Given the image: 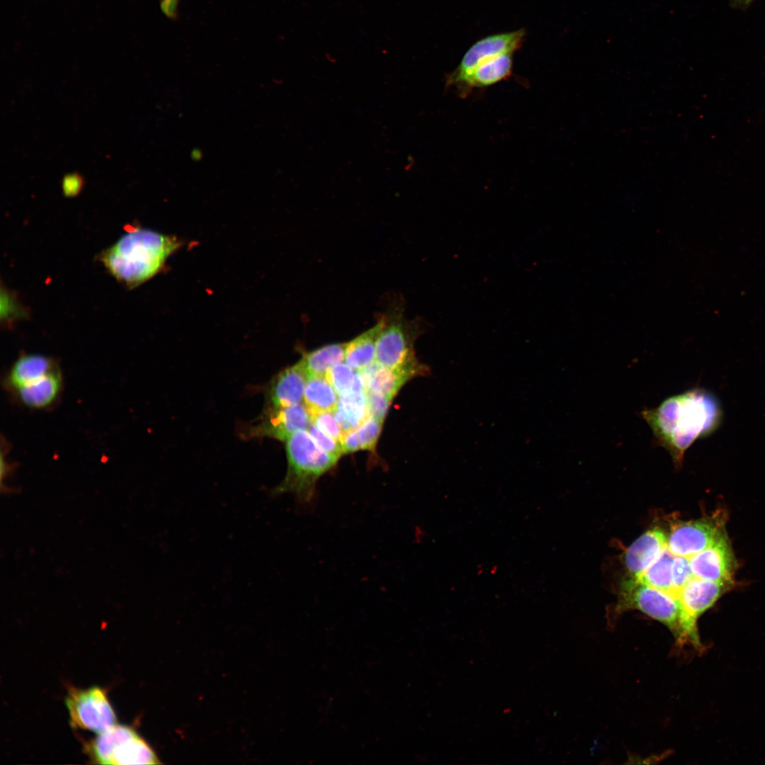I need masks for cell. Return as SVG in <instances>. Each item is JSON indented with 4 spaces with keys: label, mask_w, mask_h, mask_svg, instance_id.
<instances>
[{
    "label": "cell",
    "mask_w": 765,
    "mask_h": 765,
    "mask_svg": "<svg viewBox=\"0 0 765 765\" xmlns=\"http://www.w3.org/2000/svg\"><path fill=\"white\" fill-rule=\"evenodd\" d=\"M526 36L524 29L497 33L475 42L465 53L456 68L446 78V85L457 91L472 71L488 58L520 49Z\"/></svg>",
    "instance_id": "9c48e42d"
},
{
    "label": "cell",
    "mask_w": 765,
    "mask_h": 765,
    "mask_svg": "<svg viewBox=\"0 0 765 765\" xmlns=\"http://www.w3.org/2000/svg\"><path fill=\"white\" fill-rule=\"evenodd\" d=\"M382 326V320L379 316L374 326L346 343L344 362L352 369L361 371L375 361L377 339Z\"/></svg>",
    "instance_id": "d6986e66"
},
{
    "label": "cell",
    "mask_w": 765,
    "mask_h": 765,
    "mask_svg": "<svg viewBox=\"0 0 765 765\" xmlns=\"http://www.w3.org/2000/svg\"><path fill=\"white\" fill-rule=\"evenodd\" d=\"M62 386V374L57 368L13 392L24 405L30 408L42 409L50 406L56 401Z\"/></svg>",
    "instance_id": "e0dca14e"
},
{
    "label": "cell",
    "mask_w": 765,
    "mask_h": 765,
    "mask_svg": "<svg viewBox=\"0 0 765 765\" xmlns=\"http://www.w3.org/2000/svg\"><path fill=\"white\" fill-rule=\"evenodd\" d=\"M325 377L339 396L352 392L366 390L361 373L352 369L344 361L331 368Z\"/></svg>",
    "instance_id": "d4e9b609"
},
{
    "label": "cell",
    "mask_w": 765,
    "mask_h": 765,
    "mask_svg": "<svg viewBox=\"0 0 765 765\" xmlns=\"http://www.w3.org/2000/svg\"><path fill=\"white\" fill-rule=\"evenodd\" d=\"M82 186L83 179L77 174L66 175L62 179V192L67 197L76 196L81 191Z\"/></svg>",
    "instance_id": "4dcf8cb0"
},
{
    "label": "cell",
    "mask_w": 765,
    "mask_h": 765,
    "mask_svg": "<svg viewBox=\"0 0 765 765\" xmlns=\"http://www.w3.org/2000/svg\"><path fill=\"white\" fill-rule=\"evenodd\" d=\"M285 441L287 472L271 493L276 496L290 493L300 504H308L314 498L319 479L339 459L322 450L308 431H298Z\"/></svg>",
    "instance_id": "277c9868"
},
{
    "label": "cell",
    "mask_w": 765,
    "mask_h": 765,
    "mask_svg": "<svg viewBox=\"0 0 765 765\" xmlns=\"http://www.w3.org/2000/svg\"><path fill=\"white\" fill-rule=\"evenodd\" d=\"M339 398V395L326 377H307L303 394V403L310 414L334 412Z\"/></svg>",
    "instance_id": "44dd1931"
},
{
    "label": "cell",
    "mask_w": 765,
    "mask_h": 765,
    "mask_svg": "<svg viewBox=\"0 0 765 765\" xmlns=\"http://www.w3.org/2000/svg\"><path fill=\"white\" fill-rule=\"evenodd\" d=\"M307 375L299 361L286 368L271 381L266 391V408L288 407L303 401Z\"/></svg>",
    "instance_id": "5bb4252c"
},
{
    "label": "cell",
    "mask_w": 765,
    "mask_h": 765,
    "mask_svg": "<svg viewBox=\"0 0 765 765\" xmlns=\"http://www.w3.org/2000/svg\"><path fill=\"white\" fill-rule=\"evenodd\" d=\"M428 368L415 357L392 368L382 366L374 361L358 372L363 379L366 391L378 393L392 400L408 380L426 374Z\"/></svg>",
    "instance_id": "7c38bea8"
},
{
    "label": "cell",
    "mask_w": 765,
    "mask_h": 765,
    "mask_svg": "<svg viewBox=\"0 0 765 765\" xmlns=\"http://www.w3.org/2000/svg\"><path fill=\"white\" fill-rule=\"evenodd\" d=\"M56 368L55 363L49 357L36 353L23 355L12 365L6 382L14 391Z\"/></svg>",
    "instance_id": "ac0fdd59"
},
{
    "label": "cell",
    "mask_w": 765,
    "mask_h": 765,
    "mask_svg": "<svg viewBox=\"0 0 765 765\" xmlns=\"http://www.w3.org/2000/svg\"><path fill=\"white\" fill-rule=\"evenodd\" d=\"M730 586L728 584L693 576L677 591L676 596L694 632L698 633V618L712 607Z\"/></svg>",
    "instance_id": "4fadbf2b"
},
{
    "label": "cell",
    "mask_w": 765,
    "mask_h": 765,
    "mask_svg": "<svg viewBox=\"0 0 765 765\" xmlns=\"http://www.w3.org/2000/svg\"><path fill=\"white\" fill-rule=\"evenodd\" d=\"M333 412L344 434L357 428L370 416L366 390L339 396Z\"/></svg>",
    "instance_id": "ffe728a7"
},
{
    "label": "cell",
    "mask_w": 765,
    "mask_h": 765,
    "mask_svg": "<svg viewBox=\"0 0 765 765\" xmlns=\"http://www.w3.org/2000/svg\"><path fill=\"white\" fill-rule=\"evenodd\" d=\"M380 316L382 326L377 339L375 361L392 368L415 358L414 344L421 334V324L405 317L401 301L390 305Z\"/></svg>",
    "instance_id": "5b68a950"
},
{
    "label": "cell",
    "mask_w": 765,
    "mask_h": 765,
    "mask_svg": "<svg viewBox=\"0 0 765 765\" xmlns=\"http://www.w3.org/2000/svg\"><path fill=\"white\" fill-rule=\"evenodd\" d=\"M178 246L174 237L133 227L103 250L99 260L118 282L132 289L159 273Z\"/></svg>",
    "instance_id": "7a4b0ae2"
},
{
    "label": "cell",
    "mask_w": 765,
    "mask_h": 765,
    "mask_svg": "<svg viewBox=\"0 0 765 765\" xmlns=\"http://www.w3.org/2000/svg\"><path fill=\"white\" fill-rule=\"evenodd\" d=\"M693 577L688 557L675 555L672 564V586L674 595Z\"/></svg>",
    "instance_id": "83f0119b"
},
{
    "label": "cell",
    "mask_w": 765,
    "mask_h": 765,
    "mask_svg": "<svg viewBox=\"0 0 765 765\" xmlns=\"http://www.w3.org/2000/svg\"><path fill=\"white\" fill-rule=\"evenodd\" d=\"M674 555L666 548L658 559L636 579L654 588L674 594L672 564Z\"/></svg>",
    "instance_id": "cb8c5ba5"
},
{
    "label": "cell",
    "mask_w": 765,
    "mask_h": 765,
    "mask_svg": "<svg viewBox=\"0 0 765 765\" xmlns=\"http://www.w3.org/2000/svg\"><path fill=\"white\" fill-rule=\"evenodd\" d=\"M180 1L181 0H161V11L168 18L176 20L178 16V6Z\"/></svg>",
    "instance_id": "1f68e13d"
},
{
    "label": "cell",
    "mask_w": 765,
    "mask_h": 765,
    "mask_svg": "<svg viewBox=\"0 0 765 765\" xmlns=\"http://www.w3.org/2000/svg\"><path fill=\"white\" fill-rule=\"evenodd\" d=\"M667 547L664 532L654 528L638 537L626 550L624 563L630 577L637 578L649 568Z\"/></svg>",
    "instance_id": "9a60e30c"
},
{
    "label": "cell",
    "mask_w": 765,
    "mask_h": 765,
    "mask_svg": "<svg viewBox=\"0 0 765 765\" xmlns=\"http://www.w3.org/2000/svg\"><path fill=\"white\" fill-rule=\"evenodd\" d=\"M346 343L331 344L305 353L300 361L307 377H325L331 368L344 361Z\"/></svg>",
    "instance_id": "7402d4cb"
},
{
    "label": "cell",
    "mask_w": 765,
    "mask_h": 765,
    "mask_svg": "<svg viewBox=\"0 0 765 765\" xmlns=\"http://www.w3.org/2000/svg\"><path fill=\"white\" fill-rule=\"evenodd\" d=\"M101 764H157L160 761L149 744L132 727L115 725L98 734L89 746Z\"/></svg>",
    "instance_id": "8992f818"
},
{
    "label": "cell",
    "mask_w": 765,
    "mask_h": 765,
    "mask_svg": "<svg viewBox=\"0 0 765 765\" xmlns=\"http://www.w3.org/2000/svg\"><path fill=\"white\" fill-rule=\"evenodd\" d=\"M641 415L657 443L680 467L685 452L693 442L718 428L722 413L715 397L696 387L666 399L657 407L644 409Z\"/></svg>",
    "instance_id": "6da1fadb"
},
{
    "label": "cell",
    "mask_w": 765,
    "mask_h": 765,
    "mask_svg": "<svg viewBox=\"0 0 765 765\" xmlns=\"http://www.w3.org/2000/svg\"><path fill=\"white\" fill-rule=\"evenodd\" d=\"M70 725L100 734L116 725V715L104 690L71 687L65 698Z\"/></svg>",
    "instance_id": "52a82bcc"
},
{
    "label": "cell",
    "mask_w": 765,
    "mask_h": 765,
    "mask_svg": "<svg viewBox=\"0 0 765 765\" xmlns=\"http://www.w3.org/2000/svg\"><path fill=\"white\" fill-rule=\"evenodd\" d=\"M333 413L323 412L311 414L312 423L327 435L341 442L344 433Z\"/></svg>",
    "instance_id": "484cf974"
},
{
    "label": "cell",
    "mask_w": 765,
    "mask_h": 765,
    "mask_svg": "<svg viewBox=\"0 0 765 765\" xmlns=\"http://www.w3.org/2000/svg\"><path fill=\"white\" fill-rule=\"evenodd\" d=\"M312 423L311 414L304 403L266 408L261 418L245 429L249 437H269L286 441L294 433L306 430Z\"/></svg>",
    "instance_id": "30bf717a"
},
{
    "label": "cell",
    "mask_w": 765,
    "mask_h": 765,
    "mask_svg": "<svg viewBox=\"0 0 765 765\" xmlns=\"http://www.w3.org/2000/svg\"><path fill=\"white\" fill-rule=\"evenodd\" d=\"M688 559L694 577L732 584L735 560L726 533Z\"/></svg>",
    "instance_id": "8fae6325"
},
{
    "label": "cell",
    "mask_w": 765,
    "mask_h": 765,
    "mask_svg": "<svg viewBox=\"0 0 765 765\" xmlns=\"http://www.w3.org/2000/svg\"><path fill=\"white\" fill-rule=\"evenodd\" d=\"M1 317L6 322L22 318L26 314L16 296L6 289H1Z\"/></svg>",
    "instance_id": "f1b7e54d"
},
{
    "label": "cell",
    "mask_w": 765,
    "mask_h": 765,
    "mask_svg": "<svg viewBox=\"0 0 765 765\" xmlns=\"http://www.w3.org/2000/svg\"><path fill=\"white\" fill-rule=\"evenodd\" d=\"M383 421L369 416L357 428L344 434L341 441L344 453L360 450H373L379 438Z\"/></svg>",
    "instance_id": "603a6c76"
},
{
    "label": "cell",
    "mask_w": 765,
    "mask_h": 765,
    "mask_svg": "<svg viewBox=\"0 0 765 765\" xmlns=\"http://www.w3.org/2000/svg\"><path fill=\"white\" fill-rule=\"evenodd\" d=\"M753 0H732V4L736 7L743 8L747 6Z\"/></svg>",
    "instance_id": "d6a6232c"
},
{
    "label": "cell",
    "mask_w": 765,
    "mask_h": 765,
    "mask_svg": "<svg viewBox=\"0 0 765 765\" xmlns=\"http://www.w3.org/2000/svg\"><path fill=\"white\" fill-rule=\"evenodd\" d=\"M307 431L317 445L328 454L339 459L344 453L341 442L327 435L314 424L311 423Z\"/></svg>",
    "instance_id": "4316f807"
},
{
    "label": "cell",
    "mask_w": 765,
    "mask_h": 765,
    "mask_svg": "<svg viewBox=\"0 0 765 765\" xmlns=\"http://www.w3.org/2000/svg\"><path fill=\"white\" fill-rule=\"evenodd\" d=\"M628 610H638L665 625L680 646L690 643L697 650L702 649L699 635L691 628L676 595L630 577L620 584L615 612Z\"/></svg>",
    "instance_id": "3957f363"
},
{
    "label": "cell",
    "mask_w": 765,
    "mask_h": 765,
    "mask_svg": "<svg viewBox=\"0 0 765 765\" xmlns=\"http://www.w3.org/2000/svg\"><path fill=\"white\" fill-rule=\"evenodd\" d=\"M514 52H504L488 58L478 64L457 91L465 96L475 89L494 85L511 74Z\"/></svg>",
    "instance_id": "2e32d148"
},
{
    "label": "cell",
    "mask_w": 765,
    "mask_h": 765,
    "mask_svg": "<svg viewBox=\"0 0 765 765\" xmlns=\"http://www.w3.org/2000/svg\"><path fill=\"white\" fill-rule=\"evenodd\" d=\"M366 392L370 416L383 421L392 400L378 393Z\"/></svg>",
    "instance_id": "f546056e"
},
{
    "label": "cell",
    "mask_w": 765,
    "mask_h": 765,
    "mask_svg": "<svg viewBox=\"0 0 765 765\" xmlns=\"http://www.w3.org/2000/svg\"><path fill=\"white\" fill-rule=\"evenodd\" d=\"M725 517L720 512L696 521L675 524L667 537V548L676 556H693L725 533Z\"/></svg>",
    "instance_id": "ba28073f"
}]
</instances>
